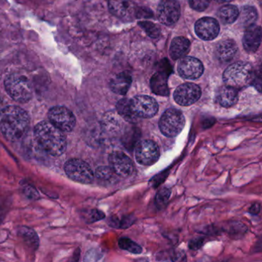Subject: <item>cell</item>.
<instances>
[{
    "mask_svg": "<svg viewBox=\"0 0 262 262\" xmlns=\"http://www.w3.org/2000/svg\"><path fill=\"white\" fill-rule=\"evenodd\" d=\"M18 234L28 246L33 249H37L39 243V237L35 232L34 230L31 229L28 227L23 226L19 228Z\"/></svg>",
    "mask_w": 262,
    "mask_h": 262,
    "instance_id": "603a6c76",
    "label": "cell"
},
{
    "mask_svg": "<svg viewBox=\"0 0 262 262\" xmlns=\"http://www.w3.org/2000/svg\"><path fill=\"white\" fill-rule=\"evenodd\" d=\"M105 217V214L99 210H92L90 213V222H97V221L102 220Z\"/></svg>",
    "mask_w": 262,
    "mask_h": 262,
    "instance_id": "d6a6232c",
    "label": "cell"
},
{
    "mask_svg": "<svg viewBox=\"0 0 262 262\" xmlns=\"http://www.w3.org/2000/svg\"><path fill=\"white\" fill-rule=\"evenodd\" d=\"M169 72L166 70H160L153 75L151 79V89L155 94L168 96L169 90L168 87V78Z\"/></svg>",
    "mask_w": 262,
    "mask_h": 262,
    "instance_id": "e0dca14e",
    "label": "cell"
},
{
    "mask_svg": "<svg viewBox=\"0 0 262 262\" xmlns=\"http://www.w3.org/2000/svg\"><path fill=\"white\" fill-rule=\"evenodd\" d=\"M223 80L228 86L242 90L254 82V70L248 62H235L224 72Z\"/></svg>",
    "mask_w": 262,
    "mask_h": 262,
    "instance_id": "3957f363",
    "label": "cell"
},
{
    "mask_svg": "<svg viewBox=\"0 0 262 262\" xmlns=\"http://www.w3.org/2000/svg\"><path fill=\"white\" fill-rule=\"evenodd\" d=\"M110 11L119 19L129 21L137 17V6L133 0H110Z\"/></svg>",
    "mask_w": 262,
    "mask_h": 262,
    "instance_id": "8fae6325",
    "label": "cell"
},
{
    "mask_svg": "<svg viewBox=\"0 0 262 262\" xmlns=\"http://www.w3.org/2000/svg\"><path fill=\"white\" fill-rule=\"evenodd\" d=\"M66 174L72 180L82 184H90L94 180V173L90 165L79 159L67 161L64 166Z\"/></svg>",
    "mask_w": 262,
    "mask_h": 262,
    "instance_id": "8992f818",
    "label": "cell"
},
{
    "mask_svg": "<svg viewBox=\"0 0 262 262\" xmlns=\"http://www.w3.org/2000/svg\"><path fill=\"white\" fill-rule=\"evenodd\" d=\"M132 76L127 72L119 73L110 82V88L113 93L118 95H125L132 84Z\"/></svg>",
    "mask_w": 262,
    "mask_h": 262,
    "instance_id": "d6986e66",
    "label": "cell"
},
{
    "mask_svg": "<svg viewBox=\"0 0 262 262\" xmlns=\"http://www.w3.org/2000/svg\"><path fill=\"white\" fill-rule=\"evenodd\" d=\"M139 25L147 33L148 36L153 38V39H156V38L160 36V29L156 24L148 22V21H143V22H139Z\"/></svg>",
    "mask_w": 262,
    "mask_h": 262,
    "instance_id": "83f0119b",
    "label": "cell"
},
{
    "mask_svg": "<svg viewBox=\"0 0 262 262\" xmlns=\"http://www.w3.org/2000/svg\"><path fill=\"white\" fill-rule=\"evenodd\" d=\"M136 159L142 165H151L158 162L160 157V150L156 142L151 140L140 141L136 145Z\"/></svg>",
    "mask_w": 262,
    "mask_h": 262,
    "instance_id": "9c48e42d",
    "label": "cell"
},
{
    "mask_svg": "<svg viewBox=\"0 0 262 262\" xmlns=\"http://www.w3.org/2000/svg\"><path fill=\"white\" fill-rule=\"evenodd\" d=\"M24 193L30 198V199H37L39 198V192L35 189L34 187L32 185L25 184L23 187Z\"/></svg>",
    "mask_w": 262,
    "mask_h": 262,
    "instance_id": "1f68e13d",
    "label": "cell"
},
{
    "mask_svg": "<svg viewBox=\"0 0 262 262\" xmlns=\"http://www.w3.org/2000/svg\"><path fill=\"white\" fill-rule=\"evenodd\" d=\"M161 133L168 138L176 137L180 134L185 125L183 113L176 108H168L159 121Z\"/></svg>",
    "mask_w": 262,
    "mask_h": 262,
    "instance_id": "5b68a950",
    "label": "cell"
},
{
    "mask_svg": "<svg viewBox=\"0 0 262 262\" xmlns=\"http://www.w3.org/2000/svg\"><path fill=\"white\" fill-rule=\"evenodd\" d=\"M190 41L186 38H174L170 47V56L174 60L185 57L190 50Z\"/></svg>",
    "mask_w": 262,
    "mask_h": 262,
    "instance_id": "ffe728a7",
    "label": "cell"
},
{
    "mask_svg": "<svg viewBox=\"0 0 262 262\" xmlns=\"http://www.w3.org/2000/svg\"><path fill=\"white\" fill-rule=\"evenodd\" d=\"M202 96L200 87L194 83L179 85L174 93V99L179 105L188 106L197 102Z\"/></svg>",
    "mask_w": 262,
    "mask_h": 262,
    "instance_id": "7c38bea8",
    "label": "cell"
},
{
    "mask_svg": "<svg viewBox=\"0 0 262 262\" xmlns=\"http://www.w3.org/2000/svg\"><path fill=\"white\" fill-rule=\"evenodd\" d=\"M28 113L17 105H6L0 112V130L10 142H18L27 134L30 127Z\"/></svg>",
    "mask_w": 262,
    "mask_h": 262,
    "instance_id": "6da1fadb",
    "label": "cell"
},
{
    "mask_svg": "<svg viewBox=\"0 0 262 262\" xmlns=\"http://www.w3.org/2000/svg\"><path fill=\"white\" fill-rule=\"evenodd\" d=\"M116 110L121 117L123 118L127 122L133 123L137 120L138 118L133 114V111H132L131 106H130V99H123L119 100L116 105Z\"/></svg>",
    "mask_w": 262,
    "mask_h": 262,
    "instance_id": "484cf974",
    "label": "cell"
},
{
    "mask_svg": "<svg viewBox=\"0 0 262 262\" xmlns=\"http://www.w3.org/2000/svg\"><path fill=\"white\" fill-rule=\"evenodd\" d=\"M116 176V173L110 166H99L96 168V176L100 180H111Z\"/></svg>",
    "mask_w": 262,
    "mask_h": 262,
    "instance_id": "f546056e",
    "label": "cell"
},
{
    "mask_svg": "<svg viewBox=\"0 0 262 262\" xmlns=\"http://www.w3.org/2000/svg\"><path fill=\"white\" fill-rule=\"evenodd\" d=\"M204 240L202 238L194 239L191 241L189 243V248L193 250H198L202 248L203 245Z\"/></svg>",
    "mask_w": 262,
    "mask_h": 262,
    "instance_id": "836d02e7",
    "label": "cell"
},
{
    "mask_svg": "<svg viewBox=\"0 0 262 262\" xmlns=\"http://www.w3.org/2000/svg\"><path fill=\"white\" fill-rule=\"evenodd\" d=\"M215 1H217V2L221 3V4H222V3L230 2V1H231V0H215Z\"/></svg>",
    "mask_w": 262,
    "mask_h": 262,
    "instance_id": "8d00e7d4",
    "label": "cell"
},
{
    "mask_svg": "<svg viewBox=\"0 0 262 262\" xmlns=\"http://www.w3.org/2000/svg\"><path fill=\"white\" fill-rule=\"evenodd\" d=\"M196 35L205 41L212 40L217 37L220 32V27L216 19L204 17L199 19L194 26Z\"/></svg>",
    "mask_w": 262,
    "mask_h": 262,
    "instance_id": "9a60e30c",
    "label": "cell"
},
{
    "mask_svg": "<svg viewBox=\"0 0 262 262\" xmlns=\"http://www.w3.org/2000/svg\"><path fill=\"white\" fill-rule=\"evenodd\" d=\"M260 205H259L258 204L256 203L254 204V205L250 208L249 211L251 214H257L260 212Z\"/></svg>",
    "mask_w": 262,
    "mask_h": 262,
    "instance_id": "e575fe53",
    "label": "cell"
},
{
    "mask_svg": "<svg viewBox=\"0 0 262 262\" xmlns=\"http://www.w3.org/2000/svg\"><path fill=\"white\" fill-rule=\"evenodd\" d=\"M122 122L115 116L114 113H108L103 118L102 122V128L105 133L115 134L121 129Z\"/></svg>",
    "mask_w": 262,
    "mask_h": 262,
    "instance_id": "d4e9b609",
    "label": "cell"
},
{
    "mask_svg": "<svg viewBox=\"0 0 262 262\" xmlns=\"http://www.w3.org/2000/svg\"><path fill=\"white\" fill-rule=\"evenodd\" d=\"M158 18L162 24L172 26L181 15L180 5L176 0H162L157 10Z\"/></svg>",
    "mask_w": 262,
    "mask_h": 262,
    "instance_id": "30bf717a",
    "label": "cell"
},
{
    "mask_svg": "<svg viewBox=\"0 0 262 262\" xmlns=\"http://www.w3.org/2000/svg\"><path fill=\"white\" fill-rule=\"evenodd\" d=\"M50 122L63 133L74 129L76 119L71 110L65 106H54L48 113Z\"/></svg>",
    "mask_w": 262,
    "mask_h": 262,
    "instance_id": "52a82bcc",
    "label": "cell"
},
{
    "mask_svg": "<svg viewBox=\"0 0 262 262\" xmlns=\"http://www.w3.org/2000/svg\"><path fill=\"white\" fill-rule=\"evenodd\" d=\"M261 42V31L257 26L248 27L243 37V47L248 53H255Z\"/></svg>",
    "mask_w": 262,
    "mask_h": 262,
    "instance_id": "2e32d148",
    "label": "cell"
},
{
    "mask_svg": "<svg viewBox=\"0 0 262 262\" xmlns=\"http://www.w3.org/2000/svg\"><path fill=\"white\" fill-rule=\"evenodd\" d=\"M211 0H188L190 7L198 12H202L206 10Z\"/></svg>",
    "mask_w": 262,
    "mask_h": 262,
    "instance_id": "4dcf8cb0",
    "label": "cell"
},
{
    "mask_svg": "<svg viewBox=\"0 0 262 262\" xmlns=\"http://www.w3.org/2000/svg\"><path fill=\"white\" fill-rule=\"evenodd\" d=\"M170 195H171V190L169 188L165 187L160 188L156 194V202L157 206L160 208L165 207L169 200Z\"/></svg>",
    "mask_w": 262,
    "mask_h": 262,
    "instance_id": "f1b7e54d",
    "label": "cell"
},
{
    "mask_svg": "<svg viewBox=\"0 0 262 262\" xmlns=\"http://www.w3.org/2000/svg\"><path fill=\"white\" fill-rule=\"evenodd\" d=\"M239 23L245 27H251L257 20V10L251 7H245L241 10L238 14Z\"/></svg>",
    "mask_w": 262,
    "mask_h": 262,
    "instance_id": "cb8c5ba5",
    "label": "cell"
},
{
    "mask_svg": "<svg viewBox=\"0 0 262 262\" xmlns=\"http://www.w3.org/2000/svg\"><path fill=\"white\" fill-rule=\"evenodd\" d=\"M239 11L235 6L226 5L222 7L217 12V16L224 24H231L238 17Z\"/></svg>",
    "mask_w": 262,
    "mask_h": 262,
    "instance_id": "7402d4cb",
    "label": "cell"
},
{
    "mask_svg": "<svg viewBox=\"0 0 262 262\" xmlns=\"http://www.w3.org/2000/svg\"><path fill=\"white\" fill-rule=\"evenodd\" d=\"M119 245L122 249L129 251L133 254H141L142 252V247L128 237L119 239Z\"/></svg>",
    "mask_w": 262,
    "mask_h": 262,
    "instance_id": "4316f807",
    "label": "cell"
},
{
    "mask_svg": "<svg viewBox=\"0 0 262 262\" xmlns=\"http://www.w3.org/2000/svg\"><path fill=\"white\" fill-rule=\"evenodd\" d=\"M217 100L219 104L225 108L233 106L238 100L237 90L228 85L222 87L217 95Z\"/></svg>",
    "mask_w": 262,
    "mask_h": 262,
    "instance_id": "44dd1931",
    "label": "cell"
},
{
    "mask_svg": "<svg viewBox=\"0 0 262 262\" xmlns=\"http://www.w3.org/2000/svg\"><path fill=\"white\" fill-rule=\"evenodd\" d=\"M6 105H4V102H3L2 99L0 98V112L2 111L3 108Z\"/></svg>",
    "mask_w": 262,
    "mask_h": 262,
    "instance_id": "d590c367",
    "label": "cell"
},
{
    "mask_svg": "<svg viewBox=\"0 0 262 262\" xmlns=\"http://www.w3.org/2000/svg\"><path fill=\"white\" fill-rule=\"evenodd\" d=\"M130 106L133 114L141 119L154 117L159 111L156 99L148 96H137L130 99Z\"/></svg>",
    "mask_w": 262,
    "mask_h": 262,
    "instance_id": "ba28073f",
    "label": "cell"
},
{
    "mask_svg": "<svg viewBox=\"0 0 262 262\" xmlns=\"http://www.w3.org/2000/svg\"><path fill=\"white\" fill-rule=\"evenodd\" d=\"M178 72L184 79H199L204 73L203 64L195 58L187 56L181 59L178 66Z\"/></svg>",
    "mask_w": 262,
    "mask_h": 262,
    "instance_id": "5bb4252c",
    "label": "cell"
},
{
    "mask_svg": "<svg viewBox=\"0 0 262 262\" xmlns=\"http://www.w3.org/2000/svg\"><path fill=\"white\" fill-rule=\"evenodd\" d=\"M108 162L116 176L129 177L134 171L133 161L122 151H114L110 154Z\"/></svg>",
    "mask_w": 262,
    "mask_h": 262,
    "instance_id": "4fadbf2b",
    "label": "cell"
},
{
    "mask_svg": "<svg viewBox=\"0 0 262 262\" xmlns=\"http://www.w3.org/2000/svg\"><path fill=\"white\" fill-rule=\"evenodd\" d=\"M34 137L41 149L50 156L58 157L67 150L65 134L50 121H42L35 126Z\"/></svg>",
    "mask_w": 262,
    "mask_h": 262,
    "instance_id": "7a4b0ae2",
    "label": "cell"
},
{
    "mask_svg": "<svg viewBox=\"0 0 262 262\" xmlns=\"http://www.w3.org/2000/svg\"><path fill=\"white\" fill-rule=\"evenodd\" d=\"M4 85L9 96L16 102L26 103L33 97L31 82L22 75H10L6 79Z\"/></svg>",
    "mask_w": 262,
    "mask_h": 262,
    "instance_id": "277c9868",
    "label": "cell"
},
{
    "mask_svg": "<svg viewBox=\"0 0 262 262\" xmlns=\"http://www.w3.org/2000/svg\"><path fill=\"white\" fill-rule=\"evenodd\" d=\"M237 47L231 39H225L219 42L216 47L215 54L219 60L222 62L231 61L237 53Z\"/></svg>",
    "mask_w": 262,
    "mask_h": 262,
    "instance_id": "ac0fdd59",
    "label": "cell"
}]
</instances>
